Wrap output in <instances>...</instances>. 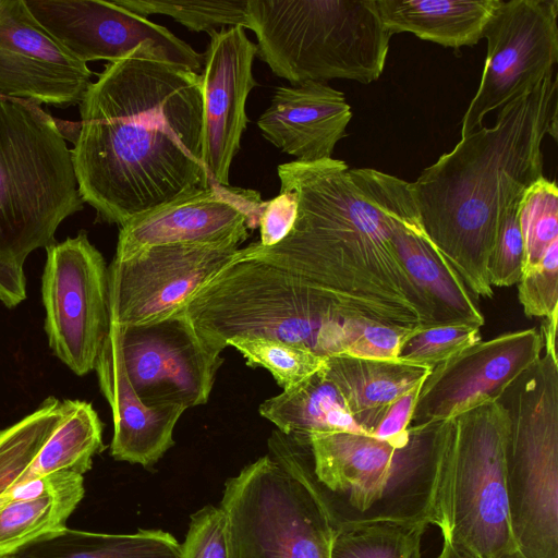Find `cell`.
<instances>
[{
  "label": "cell",
  "instance_id": "6da1fadb",
  "mask_svg": "<svg viewBox=\"0 0 558 558\" xmlns=\"http://www.w3.org/2000/svg\"><path fill=\"white\" fill-rule=\"evenodd\" d=\"M78 107L72 159L81 197L98 221L121 227L210 185L201 74L156 46L108 62Z\"/></svg>",
  "mask_w": 558,
  "mask_h": 558
},
{
  "label": "cell",
  "instance_id": "7a4b0ae2",
  "mask_svg": "<svg viewBox=\"0 0 558 558\" xmlns=\"http://www.w3.org/2000/svg\"><path fill=\"white\" fill-rule=\"evenodd\" d=\"M294 193L296 217L279 243L239 248L306 280L348 317L400 329L433 325L429 304L405 271L392 241L397 223L418 215L410 182L339 159L277 168Z\"/></svg>",
  "mask_w": 558,
  "mask_h": 558
},
{
  "label": "cell",
  "instance_id": "3957f363",
  "mask_svg": "<svg viewBox=\"0 0 558 558\" xmlns=\"http://www.w3.org/2000/svg\"><path fill=\"white\" fill-rule=\"evenodd\" d=\"M557 90L553 72L410 183L425 233L473 299L494 294L488 262L502 215L544 177L543 141H557Z\"/></svg>",
  "mask_w": 558,
  "mask_h": 558
},
{
  "label": "cell",
  "instance_id": "277c9868",
  "mask_svg": "<svg viewBox=\"0 0 558 558\" xmlns=\"http://www.w3.org/2000/svg\"><path fill=\"white\" fill-rule=\"evenodd\" d=\"M449 428L450 420L410 425L395 441L353 432L307 435L314 483L335 526L388 521L440 527Z\"/></svg>",
  "mask_w": 558,
  "mask_h": 558
},
{
  "label": "cell",
  "instance_id": "5b68a950",
  "mask_svg": "<svg viewBox=\"0 0 558 558\" xmlns=\"http://www.w3.org/2000/svg\"><path fill=\"white\" fill-rule=\"evenodd\" d=\"M59 122L32 100L0 96V301L9 308L26 299V257L84 207Z\"/></svg>",
  "mask_w": 558,
  "mask_h": 558
},
{
  "label": "cell",
  "instance_id": "8992f818",
  "mask_svg": "<svg viewBox=\"0 0 558 558\" xmlns=\"http://www.w3.org/2000/svg\"><path fill=\"white\" fill-rule=\"evenodd\" d=\"M222 352L234 337H265L328 357L345 355L355 322L319 289L284 269L240 260L221 270L179 311Z\"/></svg>",
  "mask_w": 558,
  "mask_h": 558
},
{
  "label": "cell",
  "instance_id": "52a82bcc",
  "mask_svg": "<svg viewBox=\"0 0 558 558\" xmlns=\"http://www.w3.org/2000/svg\"><path fill=\"white\" fill-rule=\"evenodd\" d=\"M268 447L225 483L229 558H329L336 526L314 483L306 436L276 429Z\"/></svg>",
  "mask_w": 558,
  "mask_h": 558
},
{
  "label": "cell",
  "instance_id": "ba28073f",
  "mask_svg": "<svg viewBox=\"0 0 558 558\" xmlns=\"http://www.w3.org/2000/svg\"><path fill=\"white\" fill-rule=\"evenodd\" d=\"M257 54L291 85L381 75L392 34L375 0H248Z\"/></svg>",
  "mask_w": 558,
  "mask_h": 558
},
{
  "label": "cell",
  "instance_id": "9c48e42d",
  "mask_svg": "<svg viewBox=\"0 0 558 558\" xmlns=\"http://www.w3.org/2000/svg\"><path fill=\"white\" fill-rule=\"evenodd\" d=\"M508 415L509 517L522 558H558V361L545 353L498 400Z\"/></svg>",
  "mask_w": 558,
  "mask_h": 558
},
{
  "label": "cell",
  "instance_id": "30bf717a",
  "mask_svg": "<svg viewBox=\"0 0 558 558\" xmlns=\"http://www.w3.org/2000/svg\"><path fill=\"white\" fill-rule=\"evenodd\" d=\"M507 436L508 415L499 401L450 418L439 530L477 558L518 553L507 495Z\"/></svg>",
  "mask_w": 558,
  "mask_h": 558
},
{
  "label": "cell",
  "instance_id": "8fae6325",
  "mask_svg": "<svg viewBox=\"0 0 558 558\" xmlns=\"http://www.w3.org/2000/svg\"><path fill=\"white\" fill-rule=\"evenodd\" d=\"M46 253L41 296L49 348L84 376L95 369L110 330L108 267L84 230Z\"/></svg>",
  "mask_w": 558,
  "mask_h": 558
},
{
  "label": "cell",
  "instance_id": "7c38bea8",
  "mask_svg": "<svg viewBox=\"0 0 558 558\" xmlns=\"http://www.w3.org/2000/svg\"><path fill=\"white\" fill-rule=\"evenodd\" d=\"M483 38L486 58L478 88L461 121V137L485 116L531 92L558 61V0H500Z\"/></svg>",
  "mask_w": 558,
  "mask_h": 558
},
{
  "label": "cell",
  "instance_id": "4fadbf2b",
  "mask_svg": "<svg viewBox=\"0 0 558 558\" xmlns=\"http://www.w3.org/2000/svg\"><path fill=\"white\" fill-rule=\"evenodd\" d=\"M239 247L205 244L151 246L108 267L110 323L119 327L158 322L177 314L221 270Z\"/></svg>",
  "mask_w": 558,
  "mask_h": 558
},
{
  "label": "cell",
  "instance_id": "5bb4252c",
  "mask_svg": "<svg viewBox=\"0 0 558 558\" xmlns=\"http://www.w3.org/2000/svg\"><path fill=\"white\" fill-rule=\"evenodd\" d=\"M119 329L125 373L145 404L186 410L208 401L221 352L205 340L187 315L178 312Z\"/></svg>",
  "mask_w": 558,
  "mask_h": 558
},
{
  "label": "cell",
  "instance_id": "9a60e30c",
  "mask_svg": "<svg viewBox=\"0 0 558 558\" xmlns=\"http://www.w3.org/2000/svg\"><path fill=\"white\" fill-rule=\"evenodd\" d=\"M542 331L527 328L478 341L434 367L420 387L410 425L453 418L496 402L542 355Z\"/></svg>",
  "mask_w": 558,
  "mask_h": 558
},
{
  "label": "cell",
  "instance_id": "2e32d148",
  "mask_svg": "<svg viewBox=\"0 0 558 558\" xmlns=\"http://www.w3.org/2000/svg\"><path fill=\"white\" fill-rule=\"evenodd\" d=\"M40 26L65 51L88 61L114 62L138 46L151 44L172 61L198 73L204 54L166 27L137 15L113 1L24 0Z\"/></svg>",
  "mask_w": 558,
  "mask_h": 558
},
{
  "label": "cell",
  "instance_id": "e0dca14e",
  "mask_svg": "<svg viewBox=\"0 0 558 558\" xmlns=\"http://www.w3.org/2000/svg\"><path fill=\"white\" fill-rule=\"evenodd\" d=\"M265 201L259 192L219 185L183 196L133 217L120 227L114 257L159 245L239 247L258 228Z\"/></svg>",
  "mask_w": 558,
  "mask_h": 558
},
{
  "label": "cell",
  "instance_id": "ac0fdd59",
  "mask_svg": "<svg viewBox=\"0 0 558 558\" xmlns=\"http://www.w3.org/2000/svg\"><path fill=\"white\" fill-rule=\"evenodd\" d=\"M90 77L87 64L50 37L24 0H0V96L68 108L80 105Z\"/></svg>",
  "mask_w": 558,
  "mask_h": 558
},
{
  "label": "cell",
  "instance_id": "d6986e66",
  "mask_svg": "<svg viewBox=\"0 0 558 558\" xmlns=\"http://www.w3.org/2000/svg\"><path fill=\"white\" fill-rule=\"evenodd\" d=\"M210 37L202 69L203 163L210 182L229 185V172L248 118L245 105L257 85L252 64L257 54L241 26L226 27Z\"/></svg>",
  "mask_w": 558,
  "mask_h": 558
},
{
  "label": "cell",
  "instance_id": "ffe728a7",
  "mask_svg": "<svg viewBox=\"0 0 558 558\" xmlns=\"http://www.w3.org/2000/svg\"><path fill=\"white\" fill-rule=\"evenodd\" d=\"M352 118L344 94L326 83L279 86L257 126L262 135L296 161L332 158Z\"/></svg>",
  "mask_w": 558,
  "mask_h": 558
},
{
  "label": "cell",
  "instance_id": "44dd1931",
  "mask_svg": "<svg viewBox=\"0 0 558 558\" xmlns=\"http://www.w3.org/2000/svg\"><path fill=\"white\" fill-rule=\"evenodd\" d=\"M94 371L112 412L111 457L142 466L158 462L173 446V430L185 409L149 407L140 399L125 373L120 329L116 325H110Z\"/></svg>",
  "mask_w": 558,
  "mask_h": 558
},
{
  "label": "cell",
  "instance_id": "7402d4cb",
  "mask_svg": "<svg viewBox=\"0 0 558 558\" xmlns=\"http://www.w3.org/2000/svg\"><path fill=\"white\" fill-rule=\"evenodd\" d=\"M392 241L405 271L429 304L433 325L481 328L485 324L466 284L428 239L420 215L399 221Z\"/></svg>",
  "mask_w": 558,
  "mask_h": 558
},
{
  "label": "cell",
  "instance_id": "603a6c76",
  "mask_svg": "<svg viewBox=\"0 0 558 558\" xmlns=\"http://www.w3.org/2000/svg\"><path fill=\"white\" fill-rule=\"evenodd\" d=\"M326 371L359 427L371 435L389 408L421 387L432 369L400 360L332 355Z\"/></svg>",
  "mask_w": 558,
  "mask_h": 558
},
{
  "label": "cell",
  "instance_id": "cb8c5ba5",
  "mask_svg": "<svg viewBox=\"0 0 558 558\" xmlns=\"http://www.w3.org/2000/svg\"><path fill=\"white\" fill-rule=\"evenodd\" d=\"M500 0H375L392 34L411 33L444 47L476 45Z\"/></svg>",
  "mask_w": 558,
  "mask_h": 558
},
{
  "label": "cell",
  "instance_id": "d4e9b609",
  "mask_svg": "<svg viewBox=\"0 0 558 558\" xmlns=\"http://www.w3.org/2000/svg\"><path fill=\"white\" fill-rule=\"evenodd\" d=\"M84 494L83 475L64 472L43 494L0 504V558L65 530Z\"/></svg>",
  "mask_w": 558,
  "mask_h": 558
},
{
  "label": "cell",
  "instance_id": "484cf974",
  "mask_svg": "<svg viewBox=\"0 0 558 558\" xmlns=\"http://www.w3.org/2000/svg\"><path fill=\"white\" fill-rule=\"evenodd\" d=\"M258 411L284 434L364 433L350 414L326 365L298 386L265 400Z\"/></svg>",
  "mask_w": 558,
  "mask_h": 558
},
{
  "label": "cell",
  "instance_id": "4316f807",
  "mask_svg": "<svg viewBox=\"0 0 558 558\" xmlns=\"http://www.w3.org/2000/svg\"><path fill=\"white\" fill-rule=\"evenodd\" d=\"M12 558H182L181 544L161 530L112 534L66 527Z\"/></svg>",
  "mask_w": 558,
  "mask_h": 558
},
{
  "label": "cell",
  "instance_id": "83f0119b",
  "mask_svg": "<svg viewBox=\"0 0 558 558\" xmlns=\"http://www.w3.org/2000/svg\"><path fill=\"white\" fill-rule=\"evenodd\" d=\"M63 413V400L50 396L34 412L0 429V497L46 477L39 454Z\"/></svg>",
  "mask_w": 558,
  "mask_h": 558
},
{
  "label": "cell",
  "instance_id": "f1b7e54d",
  "mask_svg": "<svg viewBox=\"0 0 558 558\" xmlns=\"http://www.w3.org/2000/svg\"><path fill=\"white\" fill-rule=\"evenodd\" d=\"M428 525L368 522L336 526L329 558H422Z\"/></svg>",
  "mask_w": 558,
  "mask_h": 558
},
{
  "label": "cell",
  "instance_id": "f546056e",
  "mask_svg": "<svg viewBox=\"0 0 558 558\" xmlns=\"http://www.w3.org/2000/svg\"><path fill=\"white\" fill-rule=\"evenodd\" d=\"M226 347L235 348L247 365L269 371L283 390L298 386L320 371L327 360L305 348L257 336L231 338Z\"/></svg>",
  "mask_w": 558,
  "mask_h": 558
},
{
  "label": "cell",
  "instance_id": "4dcf8cb0",
  "mask_svg": "<svg viewBox=\"0 0 558 558\" xmlns=\"http://www.w3.org/2000/svg\"><path fill=\"white\" fill-rule=\"evenodd\" d=\"M137 15L163 14L192 32L207 34L226 26L247 27L248 0L183 1V0H114Z\"/></svg>",
  "mask_w": 558,
  "mask_h": 558
},
{
  "label": "cell",
  "instance_id": "1f68e13d",
  "mask_svg": "<svg viewBox=\"0 0 558 558\" xmlns=\"http://www.w3.org/2000/svg\"><path fill=\"white\" fill-rule=\"evenodd\" d=\"M519 223L524 243L522 274L535 268L558 242V189L545 177L534 182L519 203Z\"/></svg>",
  "mask_w": 558,
  "mask_h": 558
},
{
  "label": "cell",
  "instance_id": "d6a6232c",
  "mask_svg": "<svg viewBox=\"0 0 558 558\" xmlns=\"http://www.w3.org/2000/svg\"><path fill=\"white\" fill-rule=\"evenodd\" d=\"M481 340L474 326L420 325L403 335L397 360L433 369Z\"/></svg>",
  "mask_w": 558,
  "mask_h": 558
},
{
  "label": "cell",
  "instance_id": "836d02e7",
  "mask_svg": "<svg viewBox=\"0 0 558 558\" xmlns=\"http://www.w3.org/2000/svg\"><path fill=\"white\" fill-rule=\"evenodd\" d=\"M514 201L501 217L488 262L492 287L518 284L522 276L524 243L519 223V203Z\"/></svg>",
  "mask_w": 558,
  "mask_h": 558
},
{
  "label": "cell",
  "instance_id": "e575fe53",
  "mask_svg": "<svg viewBox=\"0 0 558 558\" xmlns=\"http://www.w3.org/2000/svg\"><path fill=\"white\" fill-rule=\"evenodd\" d=\"M518 298L527 317L545 318L558 310V242L535 268L522 274Z\"/></svg>",
  "mask_w": 558,
  "mask_h": 558
},
{
  "label": "cell",
  "instance_id": "d590c367",
  "mask_svg": "<svg viewBox=\"0 0 558 558\" xmlns=\"http://www.w3.org/2000/svg\"><path fill=\"white\" fill-rule=\"evenodd\" d=\"M181 548L182 558H229L226 518L220 506L207 505L191 515Z\"/></svg>",
  "mask_w": 558,
  "mask_h": 558
},
{
  "label": "cell",
  "instance_id": "8d00e7d4",
  "mask_svg": "<svg viewBox=\"0 0 558 558\" xmlns=\"http://www.w3.org/2000/svg\"><path fill=\"white\" fill-rule=\"evenodd\" d=\"M296 217V198L294 193L280 190L272 199L266 201L259 218L258 228L263 246L279 243L290 232Z\"/></svg>",
  "mask_w": 558,
  "mask_h": 558
},
{
  "label": "cell",
  "instance_id": "74e56055",
  "mask_svg": "<svg viewBox=\"0 0 558 558\" xmlns=\"http://www.w3.org/2000/svg\"><path fill=\"white\" fill-rule=\"evenodd\" d=\"M418 390L420 387L411 390L396 401L386 412L371 436L387 441H395L404 437L411 424Z\"/></svg>",
  "mask_w": 558,
  "mask_h": 558
},
{
  "label": "cell",
  "instance_id": "f35d334b",
  "mask_svg": "<svg viewBox=\"0 0 558 558\" xmlns=\"http://www.w3.org/2000/svg\"><path fill=\"white\" fill-rule=\"evenodd\" d=\"M558 310L554 311L549 316L544 318L542 335L544 341L545 353L549 354L554 360L558 361L556 350Z\"/></svg>",
  "mask_w": 558,
  "mask_h": 558
},
{
  "label": "cell",
  "instance_id": "ab89813d",
  "mask_svg": "<svg viewBox=\"0 0 558 558\" xmlns=\"http://www.w3.org/2000/svg\"><path fill=\"white\" fill-rule=\"evenodd\" d=\"M507 558H522L518 553Z\"/></svg>",
  "mask_w": 558,
  "mask_h": 558
},
{
  "label": "cell",
  "instance_id": "60d3db41",
  "mask_svg": "<svg viewBox=\"0 0 558 558\" xmlns=\"http://www.w3.org/2000/svg\"><path fill=\"white\" fill-rule=\"evenodd\" d=\"M4 558H12L11 556L4 557Z\"/></svg>",
  "mask_w": 558,
  "mask_h": 558
}]
</instances>
